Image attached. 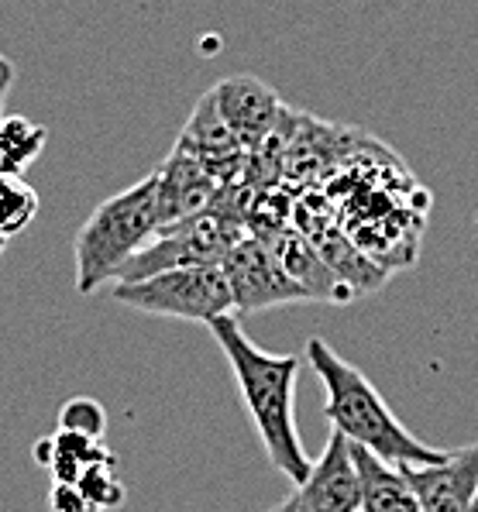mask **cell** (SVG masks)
I'll return each instance as SVG.
<instances>
[{"label": "cell", "mask_w": 478, "mask_h": 512, "mask_svg": "<svg viewBox=\"0 0 478 512\" xmlns=\"http://www.w3.org/2000/svg\"><path fill=\"white\" fill-rule=\"evenodd\" d=\"M207 327L214 334L217 348L224 351L227 365H231L241 403H245V413L252 416L255 433L262 440L269 461L276 464V471H282L289 482L300 485L313 464L310 454L300 444V430H296V413H293L300 358L296 354L262 351L241 330L234 313H221Z\"/></svg>", "instance_id": "6da1fadb"}, {"label": "cell", "mask_w": 478, "mask_h": 512, "mask_svg": "<svg viewBox=\"0 0 478 512\" xmlns=\"http://www.w3.org/2000/svg\"><path fill=\"white\" fill-rule=\"evenodd\" d=\"M307 361L317 372L320 385L327 392L324 416L334 430L344 433L355 447H365L379 461L406 468V464H434L444 458V451L423 444L413 430H406L396 420L386 399L379 396L368 378L351 361H344L338 351L320 337L307 341Z\"/></svg>", "instance_id": "7a4b0ae2"}, {"label": "cell", "mask_w": 478, "mask_h": 512, "mask_svg": "<svg viewBox=\"0 0 478 512\" xmlns=\"http://www.w3.org/2000/svg\"><path fill=\"white\" fill-rule=\"evenodd\" d=\"M159 227L155 172L100 203L76 231V293L90 296L117 279V272L159 234Z\"/></svg>", "instance_id": "3957f363"}, {"label": "cell", "mask_w": 478, "mask_h": 512, "mask_svg": "<svg viewBox=\"0 0 478 512\" xmlns=\"http://www.w3.org/2000/svg\"><path fill=\"white\" fill-rule=\"evenodd\" d=\"M111 296L148 317L210 324L221 313H234V296L221 265H179L135 282H114Z\"/></svg>", "instance_id": "277c9868"}, {"label": "cell", "mask_w": 478, "mask_h": 512, "mask_svg": "<svg viewBox=\"0 0 478 512\" xmlns=\"http://www.w3.org/2000/svg\"><path fill=\"white\" fill-rule=\"evenodd\" d=\"M221 269L227 275L238 313H255L265 310V306L289 303V299H307L303 289L289 279V272L282 269L276 251H269L255 238H241L234 244L224 255Z\"/></svg>", "instance_id": "5b68a950"}, {"label": "cell", "mask_w": 478, "mask_h": 512, "mask_svg": "<svg viewBox=\"0 0 478 512\" xmlns=\"http://www.w3.org/2000/svg\"><path fill=\"white\" fill-rule=\"evenodd\" d=\"M293 499L300 512H362V478L344 433H331L324 454L310 464Z\"/></svg>", "instance_id": "8992f818"}, {"label": "cell", "mask_w": 478, "mask_h": 512, "mask_svg": "<svg viewBox=\"0 0 478 512\" xmlns=\"http://www.w3.org/2000/svg\"><path fill=\"white\" fill-rule=\"evenodd\" d=\"M403 475L423 512H468L478 488V440L444 451L434 464H406Z\"/></svg>", "instance_id": "52a82bcc"}, {"label": "cell", "mask_w": 478, "mask_h": 512, "mask_svg": "<svg viewBox=\"0 0 478 512\" xmlns=\"http://www.w3.org/2000/svg\"><path fill=\"white\" fill-rule=\"evenodd\" d=\"M217 186L221 183L214 179V172H210L200 159H193L186 148L176 145L172 159H166V165L155 172V196H159L162 227L203 214V210L214 203Z\"/></svg>", "instance_id": "ba28073f"}, {"label": "cell", "mask_w": 478, "mask_h": 512, "mask_svg": "<svg viewBox=\"0 0 478 512\" xmlns=\"http://www.w3.org/2000/svg\"><path fill=\"white\" fill-rule=\"evenodd\" d=\"M210 100H214L217 117L227 124V131L245 148L262 145L269 131H276L279 97L252 76H231L217 86Z\"/></svg>", "instance_id": "9c48e42d"}, {"label": "cell", "mask_w": 478, "mask_h": 512, "mask_svg": "<svg viewBox=\"0 0 478 512\" xmlns=\"http://www.w3.org/2000/svg\"><path fill=\"white\" fill-rule=\"evenodd\" d=\"M179 148H186L193 159H200L203 165H207V169L214 172L217 183H224V179L238 169L241 152H245V145H241V141L227 131V124L217 117V107L210 97L203 100L200 114L186 124V135H183V141H179Z\"/></svg>", "instance_id": "30bf717a"}, {"label": "cell", "mask_w": 478, "mask_h": 512, "mask_svg": "<svg viewBox=\"0 0 478 512\" xmlns=\"http://www.w3.org/2000/svg\"><path fill=\"white\" fill-rule=\"evenodd\" d=\"M351 458H355L358 478H362V512H423L403 468L379 461L355 444H351Z\"/></svg>", "instance_id": "8fae6325"}, {"label": "cell", "mask_w": 478, "mask_h": 512, "mask_svg": "<svg viewBox=\"0 0 478 512\" xmlns=\"http://www.w3.org/2000/svg\"><path fill=\"white\" fill-rule=\"evenodd\" d=\"M38 214V196L21 176L0 172V251L4 244L21 234Z\"/></svg>", "instance_id": "7c38bea8"}, {"label": "cell", "mask_w": 478, "mask_h": 512, "mask_svg": "<svg viewBox=\"0 0 478 512\" xmlns=\"http://www.w3.org/2000/svg\"><path fill=\"white\" fill-rule=\"evenodd\" d=\"M80 495L86 502H90L93 512H104V509H114L124 502V485L114 478V458L111 461H100V464H90V468H83L80 482Z\"/></svg>", "instance_id": "4fadbf2b"}, {"label": "cell", "mask_w": 478, "mask_h": 512, "mask_svg": "<svg viewBox=\"0 0 478 512\" xmlns=\"http://www.w3.org/2000/svg\"><path fill=\"white\" fill-rule=\"evenodd\" d=\"M59 430L83 433V437H104L107 430V413L97 399H69L59 413Z\"/></svg>", "instance_id": "5bb4252c"}, {"label": "cell", "mask_w": 478, "mask_h": 512, "mask_svg": "<svg viewBox=\"0 0 478 512\" xmlns=\"http://www.w3.org/2000/svg\"><path fill=\"white\" fill-rule=\"evenodd\" d=\"M49 506H52V512H93L90 502L80 495V488H76V485H59V482H52Z\"/></svg>", "instance_id": "9a60e30c"}, {"label": "cell", "mask_w": 478, "mask_h": 512, "mask_svg": "<svg viewBox=\"0 0 478 512\" xmlns=\"http://www.w3.org/2000/svg\"><path fill=\"white\" fill-rule=\"evenodd\" d=\"M269 512H300V509H296V499H282L279 506H272Z\"/></svg>", "instance_id": "2e32d148"}, {"label": "cell", "mask_w": 478, "mask_h": 512, "mask_svg": "<svg viewBox=\"0 0 478 512\" xmlns=\"http://www.w3.org/2000/svg\"><path fill=\"white\" fill-rule=\"evenodd\" d=\"M468 512H478V488H475V499H472V509Z\"/></svg>", "instance_id": "e0dca14e"}]
</instances>
